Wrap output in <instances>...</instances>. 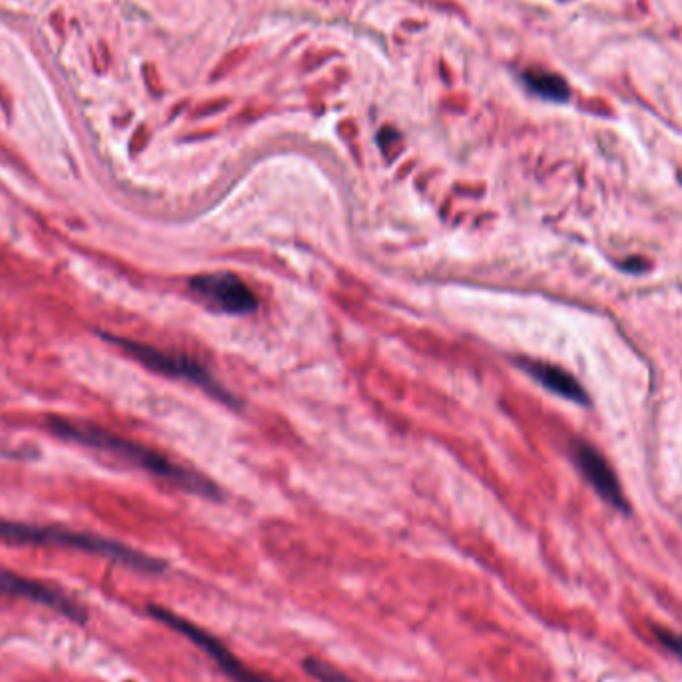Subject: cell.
<instances>
[{"instance_id": "7", "label": "cell", "mask_w": 682, "mask_h": 682, "mask_svg": "<svg viewBox=\"0 0 682 682\" xmlns=\"http://www.w3.org/2000/svg\"><path fill=\"white\" fill-rule=\"evenodd\" d=\"M575 457H577L581 471L585 473L589 483L595 487V491L613 507L627 511L625 495H623L619 479L615 477L609 463L591 445H585V443L577 445Z\"/></svg>"}, {"instance_id": "3", "label": "cell", "mask_w": 682, "mask_h": 682, "mask_svg": "<svg viewBox=\"0 0 682 682\" xmlns=\"http://www.w3.org/2000/svg\"><path fill=\"white\" fill-rule=\"evenodd\" d=\"M100 336L108 343L116 345L118 349H122L126 355H130L138 363H142L144 367L160 375L172 377V379H182V381L200 385L206 391H210L214 397L222 399L224 403H234V397L216 381V377L210 373V369L202 361L190 355L166 351V349H160L142 341L128 340V338H120V336H112L104 332H100Z\"/></svg>"}, {"instance_id": "4", "label": "cell", "mask_w": 682, "mask_h": 682, "mask_svg": "<svg viewBox=\"0 0 682 682\" xmlns=\"http://www.w3.org/2000/svg\"><path fill=\"white\" fill-rule=\"evenodd\" d=\"M148 613L160 621L162 625L170 627L172 631L180 633L182 637H186L190 643H194L196 647H200L216 665L218 669L230 679L232 682H278L266 675L254 673L252 669H248L240 659H236V655L214 635H210L208 631H204L202 627L194 625L192 621L164 609L158 605H148Z\"/></svg>"}, {"instance_id": "11", "label": "cell", "mask_w": 682, "mask_h": 682, "mask_svg": "<svg viewBox=\"0 0 682 682\" xmlns=\"http://www.w3.org/2000/svg\"><path fill=\"white\" fill-rule=\"evenodd\" d=\"M653 635L671 655H675L682 663V633H675L671 629L653 627Z\"/></svg>"}, {"instance_id": "9", "label": "cell", "mask_w": 682, "mask_h": 682, "mask_svg": "<svg viewBox=\"0 0 682 682\" xmlns=\"http://www.w3.org/2000/svg\"><path fill=\"white\" fill-rule=\"evenodd\" d=\"M521 78L533 94H537L545 100H551V102L569 100V86L559 74L545 72V70H527V72H523Z\"/></svg>"}, {"instance_id": "10", "label": "cell", "mask_w": 682, "mask_h": 682, "mask_svg": "<svg viewBox=\"0 0 682 682\" xmlns=\"http://www.w3.org/2000/svg\"><path fill=\"white\" fill-rule=\"evenodd\" d=\"M304 669L318 682H355L351 681L347 675H343L336 667H332L330 663H324L320 659H306Z\"/></svg>"}, {"instance_id": "8", "label": "cell", "mask_w": 682, "mask_h": 682, "mask_svg": "<svg viewBox=\"0 0 682 682\" xmlns=\"http://www.w3.org/2000/svg\"><path fill=\"white\" fill-rule=\"evenodd\" d=\"M521 367L531 377H535L541 385H545L549 391H553V393H557L561 397L573 399L577 403H587L589 401V397H587L585 389L581 387V383L573 375H569L565 369H561L557 365H551V363L533 361V359L521 361Z\"/></svg>"}, {"instance_id": "5", "label": "cell", "mask_w": 682, "mask_h": 682, "mask_svg": "<svg viewBox=\"0 0 682 682\" xmlns=\"http://www.w3.org/2000/svg\"><path fill=\"white\" fill-rule=\"evenodd\" d=\"M190 290L210 308L232 316L254 314L260 306L254 290L230 272L200 274L190 280Z\"/></svg>"}, {"instance_id": "2", "label": "cell", "mask_w": 682, "mask_h": 682, "mask_svg": "<svg viewBox=\"0 0 682 682\" xmlns=\"http://www.w3.org/2000/svg\"><path fill=\"white\" fill-rule=\"evenodd\" d=\"M0 541L12 543V545L62 547V549H72L80 553H90V555L110 559L114 563H120L140 573L156 575L166 569L164 561L152 555L140 553L114 539H106L102 535H94L86 531L56 527V525H28V523L0 519Z\"/></svg>"}, {"instance_id": "1", "label": "cell", "mask_w": 682, "mask_h": 682, "mask_svg": "<svg viewBox=\"0 0 682 682\" xmlns=\"http://www.w3.org/2000/svg\"><path fill=\"white\" fill-rule=\"evenodd\" d=\"M46 427L52 435H56L62 441L76 443L80 447H88L100 453H106L120 463L128 467L142 469L158 479H164L172 483L174 487H180L188 493L218 499V487L204 477L202 473H196L170 457L162 455L156 449H150L138 441H132L128 437H122L114 431H108L96 423L84 421V419H68V417H48Z\"/></svg>"}, {"instance_id": "6", "label": "cell", "mask_w": 682, "mask_h": 682, "mask_svg": "<svg viewBox=\"0 0 682 682\" xmlns=\"http://www.w3.org/2000/svg\"><path fill=\"white\" fill-rule=\"evenodd\" d=\"M0 597H12V599H26L32 603H38L66 619H70L72 623L84 625L88 615L82 609V605H78L72 597H68L66 593L44 585L40 581L22 577L18 573L0 569Z\"/></svg>"}]
</instances>
